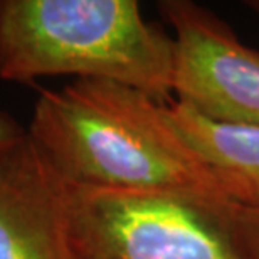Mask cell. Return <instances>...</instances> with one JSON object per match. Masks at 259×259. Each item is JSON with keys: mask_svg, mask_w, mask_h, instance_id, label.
Segmentation results:
<instances>
[{"mask_svg": "<svg viewBox=\"0 0 259 259\" xmlns=\"http://www.w3.org/2000/svg\"><path fill=\"white\" fill-rule=\"evenodd\" d=\"M27 135L64 185L232 205L175 133L165 103L135 88L74 79L42 91Z\"/></svg>", "mask_w": 259, "mask_h": 259, "instance_id": "cell-1", "label": "cell"}, {"mask_svg": "<svg viewBox=\"0 0 259 259\" xmlns=\"http://www.w3.org/2000/svg\"><path fill=\"white\" fill-rule=\"evenodd\" d=\"M175 40L137 0H0V77L120 82L168 103Z\"/></svg>", "mask_w": 259, "mask_h": 259, "instance_id": "cell-2", "label": "cell"}, {"mask_svg": "<svg viewBox=\"0 0 259 259\" xmlns=\"http://www.w3.org/2000/svg\"><path fill=\"white\" fill-rule=\"evenodd\" d=\"M63 197L72 259H246L234 205L64 184Z\"/></svg>", "mask_w": 259, "mask_h": 259, "instance_id": "cell-3", "label": "cell"}, {"mask_svg": "<svg viewBox=\"0 0 259 259\" xmlns=\"http://www.w3.org/2000/svg\"><path fill=\"white\" fill-rule=\"evenodd\" d=\"M158 10L175 34V100L212 120L259 128V51L195 2L163 0Z\"/></svg>", "mask_w": 259, "mask_h": 259, "instance_id": "cell-4", "label": "cell"}, {"mask_svg": "<svg viewBox=\"0 0 259 259\" xmlns=\"http://www.w3.org/2000/svg\"><path fill=\"white\" fill-rule=\"evenodd\" d=\"M0 259H72L63 184L29 135L0 165Z\"/></svg>", "mask_w": 259, "mask_h": 259, "instance_id": "cell-5", "label": "cell"}, {"mask_svg": "<svg viewBox=\"0 0 259 259\" xmlns=\"http://www.w3.org/2000/svg\"><path fill=\"white\" fill-rule=\"evenodd\" d=\"M165 113L222 195L259 212V128L212 120L179 100L165 103Z\"/></svg>", "mask_w": 259, "mask_h": 259, "instance_id": "cell-6", "label": "cell"}, {"mask_svg": "<svg viewBox=\"0 0 259 259\" xmlns=\"http://www.w3.org/2000/svg\"><path fill=\"white\" fill-rule=\"evenodd\" d=\"M234 226L246 259H259V212L234 207Z\"/></svg>", "mask_w": 259, "mask_h": 259, "instance_id": "cell-7", "label": "cell"}, {"mask_svg": "<svg viewBox=\"0 0 259 259\" xmlns=\"http://www.w3.org/2000/svg\"><path fill=\"white\" fill-rule=\"evenodd\" d=\"M27 138V128L5 111H0V165Z\"/></svg>", "mask_w": 259, "mask_h": 259, "instance_id": "cell-8", "label": "cell"}, {"mask_svg": "<svg viewBox=\"0 0 259 259\" xmlns=\"http://www.w3.org/2000/svg\"><path fill=\"white\" fill-rule=\"evenodd\" d=\"M246 7L251 9L252 12H254L257 17H259V0H247L246 2Z\"/></svg>", "mask_w": 259, "mask_h": 259, "instance_id": "cell-9", "label": "cell"}]
</instances>
